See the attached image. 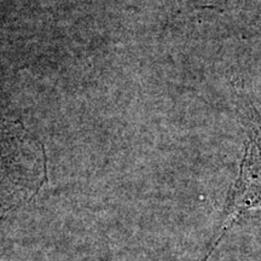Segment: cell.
<instances>
[{"label":"cell","instance_id":"obj_2","mask_svg":"<svg viewBox=\"0 0 261 261\" xmlns=\"http://www.w3.org/2000/svg\"><path fill=\"white\" fill-rule=\"evenodd\" d=\"M3 213L23 204L44 184L45 158L35 143H3Z\"/></svg>","mask_w":261,"mask_h":261},{"label":"cell","instance_id":"obj_1","mask_svg":"<svg viewBox=\"0 0 261 261\" xmlns=\"http://www.w3.org/2000/svg\"><path fill=\"white\" fill-rule=\"evenodd\" d=\"M238 113L247 130V149L225 221L246 211L261 208V115L244 94L238 98Z\"/></svg>","mask_w":261,"mask_h":261}]
</instances>
